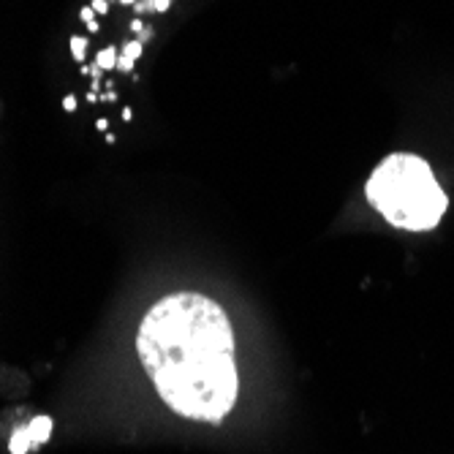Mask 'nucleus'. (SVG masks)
<instances>
[{
    "instance_id": "9d476101",
    "label": "nucleus",
    "mask_w": 454,
    "mask_h": 454,
    "mask_svg": "<svg viewBox=\"0 0 454 454\" xmlns=\"http://www.w3.org/2000/svg\"><path fill=\"white\" fill-rule=\"evenodd\" d=\"M63 109H66V112H74V109H77V98H74V95H66V98H63Z\"/></svg>"
},
{
    "instance_id": "ddd939ff",
    "label": "nucleus",
    "mask_w": 454,
    "mask_h": 454,
    "mask_svg": "<svg viewBox=\"0 0 454 454\" xmlns=\"http://www.w3.org/2000/svg\"><path fill=\"white\" fill-rule=\"evenodd\" d=\"M95 125H98V131H106V128H109V120H106V117H103V120H98V123H95Z\"/></svg>"
},
{
    "instance_id": "4468645a",
    "label": "nucleus",
    "mask_w": 454,
    "mask_h": 454,
    "mask_svg": "<svg viewBox=\"0 0 454 454\" xmlns=\"http://www.w3.org/2000/svg\"><path fill=\"white\" fill-rule=\"evenodd\" d=\"M88 30H90V33H98V22H95V19L88 22Z\"/></svg>"
},
{
    "instance_id": "0eeeda50",
    "label": "nucleus",
    "mask_w": 454,
    "mask_h": 454,
    "mask_svg": "<svg viewBox=\"0 0 454 454\" xmlns=\"http://www.w3.org/2000/svg\"><path fill=\"white\" fill-rule=\"evenodd\" d=\"M92 11L95 14H106L109 11V0H92Z\"/></svg>"
},
{
    "instance_id": "39448f33",
    "label": "nucleus",
    "mask_w": 454,
    "mask_h": 454,
    "mask_svg": "<svg viewBox=\"0 0 454 454\" xmlns=\"http://www.w3.org/2000/svg\"><path fill=\"white\" fill-rule=\"evenodd\" d=\"M142 49H144V44H142L139 38H134V41H128V44H125L123 55H128L131 60H139V58H142Z\"/></svg>"
},
{
    "instance_id": "423d86ee",
    "label": "nucleus",
    "mask_w": 454,
    "mask_h": 454,
    "mask_svg": "<svg viewBox=\"0 0 454 454\" xmlns=\"http://www.w3.org/2000/svg\"><path fill=\"white\" fill-rule=\"evenodd\" d=\"M134 63H136V60H131L128 55H120V58H117V68H120V71H134Z\"/></svg>"
},
{
    "instance_id": "f03ea898",
    "label": "nucleus",
    "mask_w": 454,
    "mask_h": 454,
    "mask_svg": "<svg viewBox=\"0 0 454 454\" xmlns=\"http://www.w3.org/2000/svg\"><path fill=\"white\" fill-rule=\"evenodd\" d=\"M370 204L397 229L427 231L444 218L449 199L430 164L411 153L386 155L364 185Z\"/></svg>"
},
{
    "instance_id": "f8f14e48",
    "label": "nucleus",
    "mask_w": 454,
    "mask_h": 454,
    "mask_svg": "<svg viewBox=\"0 0 454 454\" xmlns=\"http://www.w3.org/2000/svg\"><path fill=\"white\" fill-rule=\"evenodd\" d=\"M131 30H134V33H142V30H144L142 19H134V22H131Z\"/></svg>"
},
{
    "instance_id": "6e6552de",
    "label": "nucleus",
    "mask_w": 454,
    "mask_h": 454,
    "mask_svg": "<svg viewBox=\"0 0 454 454\" xmlns=\"http://www.w3.org/2000/svg\"><path fill=\"white\" fill-rule=\"evenodd\" d=\"M169 5H172V0H153V11H158V14L169 11Z\"/></svg>"
},
{
    "instance_id": "2eb2a0df",
    "label": "nucleus",
    "mask_w": 454,
    "mask_h": 454,
    "mask_svg": "<svg viewBox=\"0 0 454 454\" xmlns=\"http://www.w3.org/2000/svg\"><path fill=\"white\" fill-rule=\"evenodd\" d=\"M123 5H131V3H139V0H120Z\"/></svg>"
},
{
    "instance_id": "f257e3e1",
    "label": "nucleus",
    "mask_w": 454,
    "mask_h": 454,
    "mask_svg": "<svg viewBox=\"0 0 454 454\" xmlns=\"http://www.w3.org/2000/svg\"><path fill=\"white\" fill-rule=\"evenodd\" d=\"M136 354L175 414L215 425L234 408L240 394L234 329L215 299L196 291L158 299L139 324Z\"/></svg>"
},
{
    "instance_id": "7ed1b4c3",
    "label": "nucleus",
    "mask_w": 454,
    "mask_h": 454,
    "mask_svg": "<svg viewBox=\"0 0 454 454\" xmlns=\"http://www.w3.org/2000/svg\"><path fill=\"white\" fill-rule=\"evenodd\" d=\"M117 49L114 47H106V49H101L98 52V58H95V66L101 68V71H112V68H117Z\"/></svg>"
},
{
    "instance_id": "9b49d317",
    "label": "nucleus",
    "mask_w": 454,
    "mask_h": 454,
    "mask_svg": "<svg viewBox=\"0 0 454 454\" xmlns=\"http://www.w3.org/2000/svg\"><path fill=\"white\" fill-rule=\"evenodd\" d=\"M150 8H153V0H139V3H136V11H139V14H144V11H150Z\"/></svg>"
},
{
    "instance_id": "1a4fd4ad",
    "label": "nucleus",
    "mask_w": 454,
    "mask_h": 454,
    "mask_svg": "<svg viewBox=\"0 0 454 454\" xmlns=\"http://www.w3.org/2000/svg\"><path fill=\"white\" fill-rule=\"evenodd\" d=\"M79 16H82V22L88 25V22H92L95 19V11H92V5H85L82 11H79Z\"/></svg>"
},
{
    "instance_id": "20e7f679",
    "label": "nucleus",
    "mask_w": 454,
    "mask_h": 454,
    "mask_svg": "<svg viewBox=\"0 0 454 454\" xmlns=\"http://www.w3.org/2000/svg\"><path fill=\"white\" fill-rule=\"evenodd\" d=\"M85 52H88V41H85L82 36H74V38H71V55H74L79 63H85Z\"/></svg>"
}]
</instances>
